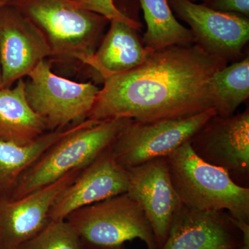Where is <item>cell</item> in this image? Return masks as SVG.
I'll return each mask as SVG.
<instances>
[{
	"label": "cell",
	"mask_w": 249,
	"mask_h": 249,
	"mask_svg": "<svg viewBox=\"0 0 249 249\" xmlns=\"http://www.w3.org/2000/svg\"><path fill=\"white\" fill-rule=\"evenodd\" d=\"M227 65L196 44L152 50L134 70L103 80L88 119H182L214 109V76Z\"/></svg>",
	"instance_id": "1"
},
{
	"label": "cell",
	"mask_w": 249,
	"mask_h": 249,
	"mask_svg": "<svg viewBox=\"0 0 249 249\" xmlns=\"http://www.w3.org/2000/svg\"><path fill=\"white\" fill-rule=\"evenodd\" d=\"M42 34L51 63L88 68L109 21L71 0H15L12 4Z\"/></svg>",
	"instance_id": "2"
},
{
	"label": "cell",
	"mask_w": 249,
	"mask_h": 249,
	"mask_svg": "<svg viewBox=\"0 0 249 249\" xmlns=\"http://www.w3.org/2000/svg\"><path fill=\"white\" fill-rule=\"evenodd\" d=\"M172 182L181 202L200 211H228L249 222V188L239 186L225 170L206 163L189 142L166 157Z\"/></svg>",
	"instance_id": "3"
},
{
	"label": "cell",
	"mask_w": 249,
	"mask_h": 249,
	"mask_svg": "<svg viewBox=\"0 0 249 249\" xmlns=\"http://www.w3.org/2000/svg\"><path fill=\"white\" fill-rule=\"evenodd\" d=\"M127 118L95 122L87 119L79 128L55 142L29 167L8 199H18L55 182L87 165L106 151L129 121Z\"/></svg>",
	"instance_id": "4"
},
{
	"label": "cell",
	"mask_w": 249,
	"mask_h": 249,
	"mask_svg": "<svg viewBox=\"0 0 249 249\" xmlns=\"http://www.w3.org/2000/svg\"><path fill=\"white\" fill-rule=\"evenodd\" d=\"M65 219L79 236L82 249H125L124 244L136 239L147 249H158L145 213L126 193L76 210Z\"/></svg>",
	"instance_id": "5"
},
{
	"label": "cell",
	"mask_w": 249,
	"mask_h": 249,
	"mask_svg": "<svg viewBox=\"0 0 249 249\" xmlns=\"http://www.w3.org/2000/svg\"><path fill=\"white\" fill-rule=\"evenodd\" d=\"M25 94L48 132L66 129L87 120L100 88L55 74L49 60L40 62L27 76Z\"/></svg>",
	"instance_id": "6"
},
{
	"label": "cell",
	"mask_w": 249,
	"mask_h": 249,
	"mask_svg": "<svg viewBox=\"0 0 249 249\" xmlns=\"http://www.w3.org/2000/svg\"><path fill=\"white\" fill-rule=\"evenodd\" d=\"M216 114L214 109L182 119L131 120L109 146L116 161L124 169L167 157L193 137Z\"/></svg>",
	"instance_id": "7"
},
{
	"label": "cell",
	"mask_w": 249,
	"mask_h": 249,
	"mask_svg": "<svg viewBox=\"0 0 249 249\" xmlns=\"http://www.w3.org/2000/svg\"><path fill=\"white\" fill-rule=\"evenodd\" d=\"M189 143L201 160L225 170L239 186L249 188V108L232 116H211Z\"/></svg>",
	"instance_id": "8"
},
{
	"label": "cell",
	"mask_w": 249,
	"mask_h": 249,
	"mask_svg": "<svg viewBox=\"0 0 249 249\" xmlns=\"http://www.w3.org/2000/svg\"><path fill=\"white\" fill-rule=\"evenodd\" d=\"M172 11L190 27L196 44L210 55L238 61L249 40V18L216 11L190 0H167Z\"/></svg>",
	"instance_id": "9"
},
{
	"label": "cell",
	"mask_w": 249,
	"mask_h": 249,
	"mask_svg": "<svg viewBox=\"0 0 249 249\" xmlns=\"http://www.w3.org/2000/svg\"><path fill=\"white\" fill-rule=\"evenodd\" d=\"M126 170V193L142 208L160 249L168 237L174 214L183 205L172 182L166 157Z\"/></svg>",
	"instance_id": "10"
},
{
	"label": "cell",
	"mask_w": 249,
	"mask_h": 249,
	"mask_svg": "<svg viewBox=\"0 0 249 249\" xmlns=\"http://www.w3.org/2000/svg\"><path fill=\"white\" fill-rule=\"evenodd\" d=\"M51 50L45 37L12 5L0 10V62L3 88L27 76Z\"/></svg>",
	"instance_id": "11"
},
{
	"label": "cell",
	"mask_w": 249,
	"mask_h": 249,
	"mask_svg": "<svg viewBox=\"0 0 249 249\" xmlns=\"http://www.w3.org/2000/svg\"><path fill=\"white\" fill-rule=\"evenodd\" d=\"M83 169L73 170L19 199L0 200V249H18L42 230L50 220L49 213L58 196Z\"/></svg>",
	"instance_id": "12"
},
{
	"label": "cell",
	"mask_w": 249,
	"mask_h": 249,
	"mask_svg": "<svg viewBox=\"0 0 249 249\" xmlns=\"http://www.w3.org/2000/svg\"><path fill=\"white\" fill-rule=\"evenodd\" d=\"M127 170L111 155L109 149L85 167L55 201L49 219L62 220L85 206L127 193Z\"/></svg>",
	"instance_id": "13"
},
{
	"label": "cell",
	"mask_w": 249,
	"mask_h": 249,
	"mask_svg": "<svg viewBox=\"0 0 249 249\" xmlns=\"http://www.w3.org/2000/svg\"><path fill=\"white\" fill-rule=\"evenodd\" d=\"M242 233L224 211H200L182 205L174 214L160 249H237Z\"/></svg>",
	"instance_id": "14"
},
{
	"label": "cell",
	"mask_w": 249,
	"mask_h": 249,
	"mask_svg": "<svg viewBox=\"0 0 249 249\" xmlns=\"http://www.w3.org/2000/svg\"><path fill=\"white\" fill-rule=\"evenodd\" d=\"M109 30L103 36L88 65V71L103 82L112 75L120 74L142 65L151 52L139 36L141 22L121 20L109 22Z\"/></svg>",
	"instance_id": "15"
},
{
	"label": "cell",
	"mask_w": 249,
	"mask_h": 249,
	"mask_svg": "<svg viewBox=\"0 0 249 249\" xmlns=\"http://www.w3.org/2000/svg\"><path fill=\"white\" fill-rule=\"evenodd\" d=\"M48 132L44 121L28 103L25 80L0 89V141L29 145Z\"/></svg>",
	"instance_id": "16"
},
{
	"label": "cell",
	"mask_w": 249,
	"mask_h": 249,
	"mask_svg": "<svg viewBox=\"0 0 249 249\" xmlns=\"http://www.w3.org/2000/svg\"><path fill=\"white\" fill-rule=\"evenodd\" d=\"M83 122L66 129L46 132L29 145L0 141V200L9 199L26 170L49 147L79 128Z\"/></svg>",
	"instance_id": "17"
},
{
	"label": "cell",
	"mask_w": 249,
	"mask_h": 249,
	"mask_svg": "<svg viewBox=\"0 0 249 249\" xmlns=\"http://www.w3.org/2000/svg\"><path fill=\"white\" fill-rule=\"evenodd\" d=\"M137 1L147 24L142 40L147 49L157 50L172 46L196 44L193 32L178 22L167 0Z\"/></svg>",
	"instance_id": "18"
},
{
	"label": "cell",
	"mask_w": 249,
	"mask_h": 249,
	"mask_svg": "<svg viewBox=\"0 0 249 249\" xmlns=\"http://www.w3.org/2000/svg\"><path fill=\"white\" fill-rule=\"evenodd\" d=\"M214 109L221 116L235 114L249 97V57L227 65L213 78Z\"/></svg>",
	"instance_id": "19"
},
{
	"label": "cell",
	"mask_w": 249,
	"mask_h": 249,
	"mask_svg": "<svg viewBox=\"0 0 249 249\" xmlns=\"http://www.w3.org/2000/svg\"><path fill=\"white\" fill-rule=\"evenodd\" d=\"M18 249H82L76 231L66 219H50L40 231Z\"/></svg>",
	"instance_id": "20"
},
{
	"label": "cell",
	"mask_w": 249,
	"mask_h": 249,
	"mask_svg": "<svg viewBox=\"0 0 249 249\" xmlns=\"http://www.w3.org/2000/svg\"><path fill=\"white\" fill-rule=\"evenodd\" d=\"M83 9L92 11L107 18L109 22L121 20L130 23L140 22L116 7L114 0H71Z\"/></svg>",
	"instance_id": "21"
},
{
	"label": "cell",
	"mask_w": 249,
	"mask_h": 249,
	"mask_svg": "<svg viewBox=\"0 0 249 249\" xmlns=\"http://www.w3.org/2000/svg\"><path fill=\"white\" fill-rule=\"evenodd\" d=\"M202 4L221 12L249 17V0H209Z\"/></svg>",
	"instance_id": "22"
},
{
	"label": "cell",
	"mask_w": 249,
	"mask_h": 249,
	"mask_svg": "<svg viewBox=\"0 0 249 249\" xmlns=\"http://www.w3.org/2000/svg\"><path fill=\"white\" fill-rule=\"evenodd\" d=\"M232 220L242 233V241L237 249H249V222L237 220L232 217Z\"/></svg>",
	"instance_id": "23"
},
{
	"label": "cell",
	"mask_w": 249,
	"mask_h": 249,
	"mask_svg": "<svg viewBox=\"0 0 249 249\" xmlns=\"http://www.w3.org/2000/svg\"><path fill=\"white\" fill-rule=\"evenodd\" d=\"M15 0H0V10L12 4Z\"/></svg>",
	"instance_id": "24"
},
{
	"label": "cell",
	"mask_w": 249,
	"mask_h": 249,
	"mask_svg": "<svg viewBox=\"0 0 249 249\" xmlns=\"http://www.w3.org/2000/svg\"><path fill=\"white\" fill-rule=\"evenodd\" d=\"M2 74H1V62H0V89H2Z\"/></svg>",
	"instance_id": "25"
},
{
	"label": "cell",
	"mask_w": 249,
	"mask_h": 249,
	"mask_svg": "<svg viewBox=\"0 0 249 249\" xmlns=\"http://www.w3.org/2000/svg\"><path fill=\"white\" fill-rule=\"evenodd\" d=\"M190 1H193V2H196V1H201L202 3L206 2L209 0H190Z\"/></svg>",
	"instance_id": "26"
}]
</instances>
